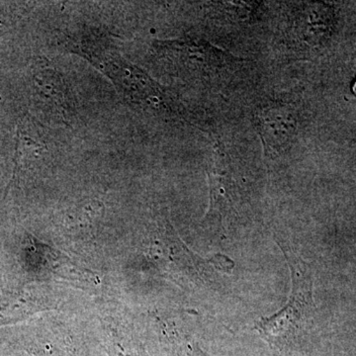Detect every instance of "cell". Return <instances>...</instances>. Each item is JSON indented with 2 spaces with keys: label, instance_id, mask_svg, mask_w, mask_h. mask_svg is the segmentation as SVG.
<instances>
[{
  "label": "cell",
  "instance_id": "cell-2",
  "mask_svg": "<svg viewBox=\"0 0 356 356\" xmlns=\"http://www.w3.org/2000/svg\"><path fill=\"white\" fill-rule=\"evenodd\" d=\"M257 126L267 156H280L296 137L298 115L290 105L274 103L257 112Z\"/></svg>",
  "mask_w": 356,
  "mask_h": 356
},
{
  "label": "cell",
  "instance_id": "cell-9",
  "mask_svg": "<svg viewBox=\"0 0 356 356\" xmlns=\"http://www.w3.org/2000/svg\"><path fill=\"white\" fill-rule=\"evenodd\" d=\"M168 341L173 356H208L186 337L175 334L173 337H168Z\"/></svg>",
  "mask_w": 356,
  "mask_h": 356
},
{
  "label": "cell",
  "instance_id": "cell-5",
  "mask_svg": "<svg viewBox=\"0 0 356 356\" xmlns=\"http://www.w3.org/2000/svg\"><path fill=\"white\" fill-rule=\"evenodd\" d=\"M102 325L107 356H147L130 325L112 317L102 318Z\"/></svg>",
  "mask_w": 356,
  "mask_h": 356
},
{
  "label": "cell",
  "instance_id": "cell-6",
  "mask_svg": "<svg viewBox=\"0 0 356 356\" xmlns=\"http://www.w3.org/2000/svg\"><path fill=\"white\" fill-rule=\"evenodd\" d=\"M208 175L210 182V212L222 214L231 204L233 182L227 170L226 154L220 146H215L213 165Z\"/></svg>",
  "mask_w": 356,
  "mask_h": 356
},
{
  "label": "cell",
  "instance_id": "cell-3",
  "mask_svg": "<svg viewBox=\"0 0 356 356\" xmlns=\"http://www.w3.org/2000/svg\"><path fill=\"white\" fill-rule=\"evenodd\" d=\"M332 13L325 3L310 2L300 7L293 23L297 40L307 46H316L325 41L331 32Z\"/></svg>",
  "mask_w": 356,
  "mask_h": 356
},
{
  "label": "cell",
  "instance_id": "cell-7",
  "mask_svg": "<svg viewBox=\"0 0 356 356\" xmlns=\"http://www.w3.org/2000/svg\"><path fill=\"white\" fill-rule=\"evenodd\" d=\"M34 86L39 95L48 100L51 105L64 113L67 108L65 100L64 84L62 79L50 69L38 70L34 74Z\"/></svg>",
  "mask_w": 356,
  "mask_h": 356
},
{
  "label": "cell",
  "instance_id": "cell-10",
  "mask_svg": "<svg viewBox=\"0 0 356 356\" xmlns=\"http://www.w3.org/2000/svg\"><path fill=\"white\" fill-rule=\"evenodd\" d=\"M353 92H355V95H356V81L355 86H353Z\"/></svg>",
  "mask_w": 356,
  "mask_h": 356
},
{
  "label": "cell",
  "instance_id": "cell-4",
  "mask_svg": "<svg viewBox=\"0 0 356 356\" xmlns=\"http://www.w3.org/2000/svg\"><path fill=\"white\" fill-rule=\"evenodd\" d=\"M39 248L43 264L42 268L48 275L58 280L76 283L79 287H95L99 284V280L95 273L88 268L77 266L62 252L40 243Z\"/></svg>",
  "mask_w": 356,
  "mask_h": 356
},
{
  "label": "cell",
  "instance_id": "cell-1",
  "mask_svg": "<svg viewBox=\"0 0 356 356\" xmlns=\"http://www.w3.org/2000/svg\"><path fill=\"white\" fill-rule=\"evenodd\" d=\"M291 271L292 291L286 306L275 315L262 318L255 324L271 346L284 348L301 337L313 317V275L311 267L286 242H278Z\"/></svg>",
  "mask_w": 356,
  "mask_h": 356
},
{
  "label": "cell",
  "instance_id": "cell-8",
  "mask_svg": "<svg viewBox=\"0 0 356 356\" xmlns=\"http://www.w3.org/2000/svg\"><path fill=\"white\" fill-rule=\"evenodd\" d=\"M30 356H77L72 341L67 337L55 334L51 339H47L39 344Z\"/></svg>",
  "mask_w": 356,
  "mask_h": 356
}]
</instances>
